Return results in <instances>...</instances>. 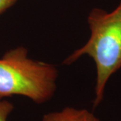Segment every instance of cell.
Here are the masks:
<instances>
[{
  "label": "cell",
  "instance_id": "1",
  "mask_svg": "<svg viewBox=\"0 0 121 121\" xmlns=\"http://www.w3.org/2000/svg\"><path fill=\"white\" fill-rule=\"evenodd\" d=\"M87 23L91 35L82 47L74 51L63 61L71 65L83 55L90 56L96 67L95 98L93 106L103 99L108 79L121 68V0L112 12L94 8Z\"/></svg>",
  "mask_w": 121,
  "mask_h": 121
},
{
  "label": "cell",
  "instance_id": "2",
  "mask_svg": "<svg viewBox=\"0 0 121 121\" xmlns=\"http://www.w3.org/2000/svg\"><path fill=\"white\" fill-rule=\"evenodd\" d=\"M57 77L54 65L28 58L24 47L11 49L0 59V99L22 95L43 104L54 95Z\"/></svg>",
  "mask_w": 121,
  "mask_h": 121
},
{
  "label": "cell",
  "instance_id": "3",
  "mask_svg": "<svg viewBox=\"0 0 121 121\" xmlns=\"http://www.w3.org/2000/svg\"><path fill=\"white\" fill-rule=\"evenodd\" d=\"M43 121H100L86 109L66 107L58 112L44 115Z\"/></svg>",
  "mask_w": 121,
  "mask_h": 121
},
{
  "label": "cell",
  "instance_id": "4",
  "mask_svg": "<svg viewBox=\"0 0 121 121\" xmlns=\"http://www.w3.org/2000/svg\"><path fill=\"white\" fill-rule=\"evenodd\" d=\"M13 110L12 103L5 99H0V121H7L8 117Z\"/></svg>",
  "mask_w": 121,
  "mask_h": 121
},
{
  "label": "cell",
  "instance_id": "5",
  "mask_svg": "<svg viewBox=\"0 0 121 121\" xmlns=\"http://www.w3.org/2000/svg\"><path fill=\"white\" fill-rule=\"evenodd\" d=\"M17 0H0V15L12 7Z\"/></svg>",
  "mask_w": 121,
  "mask_h": 121
}]
</instances>
